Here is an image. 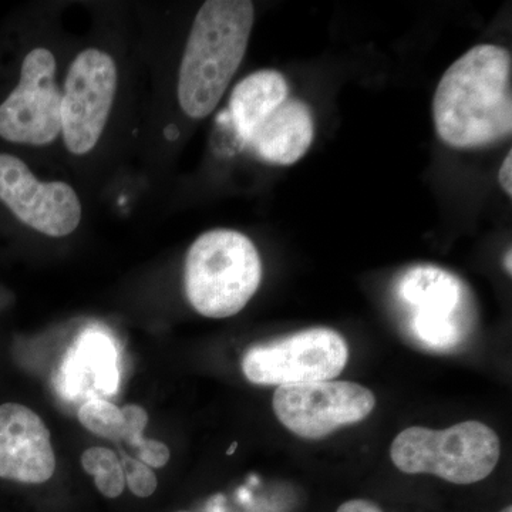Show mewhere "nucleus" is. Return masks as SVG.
<instances>
[{
	"mask_svg": "<svg viewBox=\"0 0 512 512\" xmlns=\"http://www.w3.org/2000/svg\"><path fill=\"white\" fill-rule=\"evenodd\" d=\"M82 467L94 478L97 490L104 497L117 498L126 488L123 464L114 451L106 447H92L84 451Z\"/></svg>",
	"mask_w": 512,
	"mask_h": 512,
	"instance_id": "obj_14",
	"label": "nucleus"
},
{
	"mask_svg": "<svg viewBox=\"0 0 512 512\" xmlns=\"http://www.w3.org/2000/svg\"><path fill=\"white\" fill-rule=\"evenodd\" d=\"M56 471V454L42 417L28 406H0V478L43 484Z\"/></svg>",
	"mask_w": 512,
	"mask_h": 512,
	"instance_id": "obj_11",
	"label": "nucleus"
},
{
	"mask_svg": "<svg viewBox=\"0 0 512 512\" xmlns=\"http://www.w3.org/2000/svg\"><path fill=\"white\" fill-rule=\"evenodd\" d=\"M113 57L100 49L80 52L70 64L62 93V134L67 150L90 153L99 143L117 90Z\"/></svg>",
	"mask_w": 512,
	"mask_h": 512,
	"instance_id": "obj_8",
	"label": "nucleus"
},
{
	"mask_svg": "<svg viewBox=\"0 0 512 512\" xmlns=\"http://www.w3.org/2000/svg\"><path fill=\"white\" fill-rule=\"evenodd\" d=\"M262 262L254 242L234 229L204 232L188 249L184 288L192 308L205 318H231L254 298Z\"/></svg>",
	"mask_w": 512,
	"mask_h": 512,
	"instance_id": "obj_3",
	"label": "nucleus"
},
{
	"mask_svg": "<svg viewBox=\"0 0 512 512\" xmlns=\"http://www.w3.org/2000/svg\"><path fill=\"white\" fill-rule=\"evenodd\" d=\"M255 22L249 0H210L198 10L178 79V101L191 119L217 109L244 60Z\"/></svg>",
	"mask_w": 512,
	"mask_h": 512,
	"instance_id": "obj_2",
	"label": "nucleus"
},
{
	"mask_svg": "<svg viewBox=\"0 0 512 512\" xmlns=\"http://www.w3.org/2000/svg\"><path fill=\"white\" fill-rule=\"evenodd\" d=\"M84 429L101 439L121 441L126 431V420L120 407L101 397H92L80 406L77 413Z\"/></svg>",
	"mask_w": 512,
	"mask_h": 512,
	"instance_id": "obj_15",
	"label": "nucleus"
},
{
	"mask_svg": "<svg viewBox=\"0 0 512 512\" xmlns=\"http://www.w3.org/2000/svg\"><path fill=\"white\" fill-rule=\"evenodd\" d=\"M288 99V82L276 70H259L239 82L229 100V113L239 140L245 143Z\"/></svg>",
	"mask_w": 512,
	"mask_h": 512,
	"instance_id": "obj_13",
	"label": "nucleus"
},
{
	"mask_svg": "<svg viewBox=\"0 0 512 512\" xmlns=\"http://www.w3.org/2000/svg\"><path fill=\"white\" fill-rule=\"evenodd\" d=\"M396 295L410 333L424 348L453 349L466 338V291L456 275L439 266H413L397 282Z\"/></svg>",
	"mask_w": 512,
	"mask_h": 512,
	"instance_id": "obj_6",
	"label": "nucleus"
},
{
	"mask_svg": "<svg viewBox=\"0 0 512 512\" xmlns=\"http://www.w3.org/2000/svg\"><path fill=\"white\" fill-rule=\"evenodd\" d=\"M62 96L55 56L37 47L23 60L18 87L0 104V137L28 146L53 143L62 133Z\"/></svg>",
	"mask_w": 512,
	"mask_h": 512,
	"instance_id": "obj_9",
	"label": "nucleus"
},
{
	"mask_svg": "<svg viewBox=\"0 0 512 512\" xmlns=\"http://www.w3.org/2000/svg\"><path fill=\"white\" fill-rule=\"evenodd\" d=\"M121 464H123L126 485L131 493L140 498L151 497L156 493L158 480L153 468L130 456H123Z\"/></svg>",
	"mask_w": 512,
	"mask_h": 512,
	"instance_id": "obj_16",
	"label": "nucleus"
},
{
	"mask_svg": "<svg viewBox=\"0 0 512 512\" xmlns=\"http://www.w3.org/2000/svg\"><path fill=\"white\" fill-rule=\"evenodd\" d=\"M336 512H383L382 508L372 501L363 500V498H356V500H349L343 503Z\"/></svg>",
	"mask_w": 512,
	"mask_h": 512,
	"instance_id": "obj_19",
	"label": "nucleus"
},
{
	"mask_svg": "<svg viewBox=\"0 0 512 512\" xmlns=\"http://www.w3.org/2000/svg\"><path fill=\"white\" fill-rule=\"evenodd\" d=\"M177 512H190V511H177Z\"/></svg>",
	"mask_w": 512,
	"mask_h": 512,
	"instance_id": "obj_23",
	"label": "nucleus"
},
{
	"mask_svg": "<svg viewBox=\"0 0 512 512\" xmlns=\"http://www.w3.org/2000/svg\"><path fill=\"white\" fill-rule=\"evenodd\" d=\"M348 360V343L340 333L311 328L251 346L242 357V372L258 386H291L336 379Z\"/></svg>",
	"mask_w": 512,
	"mask_h": 512,
	"instance_id": "obj_5",
	"label": "nucleus"
},
{
	"mask_svg": "<svg viewBox=\"0 0 512 512\" xmlns=\"http://www.w3.org/2000/svg\"><path fill=\"white\" fill-rule=\"evenodd\" d=\"M137 460L150 468H163L170 461V448L158 440H144L140 447L136 448Z\"/></svg>",
	"mask_w": 512,
	"mask_h": 512,
	"instance_id": "obj_18",
	"label": "nucleus"
},
{
	"mask_svg": "<svg viewBox=\"0 0 512 512\" xmlns=\"http://www.w3.org/2000/svg\"><path fill=\"white\" fill-rule=\"evenodd\" d=\"M511 249L507 252V255L504 256V269L505 272H508V275L512 274V266H511Z\"/></svg>",
	"mask_w": 512,
	"mask_h": 512,
	"instance_id": "obj_21",
	"label": "nucleus"
},
{
	"mask_svg": "<svg viewBox=\"0 0 512 512\" xmlns=\"http://www.w3.org/2000/svg\"><path fill=\"white\" fill-rule=\"evenodd\" d=\"M500 453L497 433L476 420L444 430L409 427L390 447V458L402 473L431 474L458 485L478 483L490 476Z\"/></svg>",
	"mask_w": 512,
	"mask_h": 512,
	"instance_id": "obj_4",
	"label": "nucleus"
},
{
	"mask_svg": "<svg viewBox=\"0 0 512 512\" xmlns=\"http://www.w3.org/2000/svg\"><path fill=\"white\" fill-rule=\"evenodd\" d=\"M126 420V431H124L123 441H126L128 446L136 450L144 443V430L148 424V413L137 404H127L121 409Z\"/></svg>",
	"mask_w": 512,
	"mask_h": 512,
	"instance_id": "obj_17",
	"label": "nucleus"
},
{
	"mask_svg": "<svg viewBox=\"0 0 512 512\" xmlns=\"http://www.w3.org/2000/svg\"><path fill=\"white\" fill-rule=\"evenodd\" d=\"M500 512H512L511 505H507V507L503 508V510H501Z\"/></svg>",
	"mask_w": 512,
	"mask_h": 512,
	"instance_id": "obj_22",
	"label": "nucleus"
},
{
	"mask_svg": "<svg viewBox=\"0 0 512 512\" xmlns=\"http://www.w3.org/2000/svg\"><path fill=\"white\" fill-rule=\"evenodd\" d=\"M276 419L306 440H319L340 427L367 419L376 407L372 390L355 382H313L276 387Z\"/></svg>",
	"mask_w": 512,
	"mask_h": 512,
	"instance_id": "obj_7",
	"label": "nucleus"
},
{
	"mask_svg": "<svg viewBox=\"0 0 512 512\" xmlns=\"http://www.w3.org/2000/svg\"><path fill=\"white\" fill-rule=\"evenodd\" d=\"M510 153L507 154V157L504 158L503 165H501L500 173H498V181H500L501 187H503V190L505 194L508 195V197H511L512 195V156Z\"/></svg>",
	"mask_w": 512,
	"mask_h": 512,
	"instance_id": "obj_20",
	"label": "nucleus"
},
{
	"mask_svg": "<svg viewBox=\"0 0 512 512\" xmlns=\"http://www.w3.org/2000/svg\"><path fill=\"white\" fill-rule=\"evenodd\" d=\"M0 201L23 224L47 237H67L82 221V204L69 184L42 183L10 154H0Z\"/></svg>",
	"mask_w": 512,
	"mask_h": 512,
	"instance_id": "obj_10",
	"label": "nucleus"
},
{
	"mask_svg": "<svg viewBox=\"0 0 512 512\" xmlns=\"http://www.w3.org/2000/svg\"><path fill=\"white\" fill-rule=\"evenodd\" d=\"M437 136L458 150L500 143L512 133V59L498 45H478L443 74L433 99Z\"/></svg>",
	"mask_w": 512,
	"mask_h": 512,
	"instance_id": "obj_1",
	"label": "nucleus"
},
{
	"mask_svg": "<svg viewBox=\"0 0 512 512\" xmlns=\"http://www.w3.org/2000/svg\"><path fill=\"white\" fill-rule=\"evenodd\" d=\"M315 121L305 101H284L245 141V146L261 160L275 165H292L311 148Z\"/></svg>",
	"mask_w": 512,
	"mask_h": 512,
	"instance_id": "obj_12",
	"label": "nucleus"
}]
</instances>
